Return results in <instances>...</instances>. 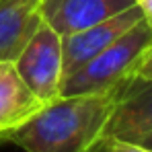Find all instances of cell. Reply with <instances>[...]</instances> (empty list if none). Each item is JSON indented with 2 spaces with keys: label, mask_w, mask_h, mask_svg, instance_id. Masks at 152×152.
I'll return each mask as SVG.
<instances>
[{
  "label": "cell",
  "mask_w": 152,
  "mask_h": 152,
  "mask_svg": "<svg viewBox=\"0 0 152 152\" xmlns=\"http://www.w3.org/2000/svg\"><path fill=\"white\" fill-rule=\"evenodd\" d=\"M41 0H0V62H15L39 29Z\"/></svg>",
  "instance_id": "8"
},
{
  "label": "cell",
  "mask_w": 152,
  "mask_h": 152,
  "mask_svg": "<svg viewBox=\"0 0 152 152\" xmlns=\"http://www.w3.org/2000/svg\"><path fill=\"white\" fill-rule=\"evenodd\" d=\"M119 93L60 97L4 142L25 152H107L109 121Z\"/></svg>",
  "instance_id": "1"
},
{
  "label": "cell",
  "mask_w": 152,
  "mask_h": 152,
  "mask_svg": "<svg viewBox=\"0 0 152 152\" xmlns=\"http://www.w3.org/2000/svg\"><path fill=\"white\" fill-rule=\"evenodd\" d=\"M29 91L45 105L60 99L62 88V35L41 23L12 62Z\"/></svg>",
  "instance_id": "3"
},
{
  "label": "cell",
  "mask_w": 152,
  "mask_h": 152,
  "mask_svg": "<svg viewBox=\"0 0 152 152\" xmlns=\"http://www.w3.org/2000/svg\"><path fill=\"white\" fill-rule=\"evenodd\" d=\"M142 10L134 4L127 10L109 17L97 25H91L78 33L62 37V80L66 76L74 74L86 62H91L95 56L107 50L115 39H119L127 29L142 21Z\"/></svg>",
  "instance_id": "4"
},
{
  "label": "cell",
  "mask_w": 152,
  "mask_h": 152,
  "mask_svg": "<svg viewBox=\"0 0 152 152\" xmlns=\"http://www.w3.org/2000/svg\"><path fill=\"white\" fill-rule=\"evenodd\" d=\"M134 0H41V21L58 35H72L134 6Z\"/></svg>",
  "instance_id": "6"
},
{
  "label": "cell",
  "mask_w": 152,
  "mask_h": 152,
  "mask_svg": "<svg viewBox=\"0 0 152 152\" xmlns=\"http://www.w3.org/2000/svg\"><path fill=\"white\" fill-rule=\"evenodd\" d=\"M152 134V78L129 80L119 93L109 121V142H142Z\"/></svg>",
  "instance_id": "5"
},
{
  "label": "cell",
  "mask_w": 152,
  "mask_h": 152,
  "mask_svg": "<svg viewBox=\"0 0 152 152\" xmlns=\"http://www.w3.org/2000/svg\"><path fill=\"white\" fill-rule=\"evenodd\" d=\"M45 103L23 82L12 62H0V142L35 117Z\"/></svg>",
  "instance_id": "7"
},
{
  "label": "cell",
  "mask_w": 152,
  "mask_h": 152,
  "mask_svg": "<svg viewBox=\"0 0 152 152\" xmlns=\"http://www.w3.org/2000/svg\"><path fill=\"white\" fill-rule=\"evenodd\" d=\"M138 144H144L146 148H150V150H152V134H148V136H146L142 142H138Z\"/></svg>",
  "instance_id": "12"
},
{
  "label": "cell",
  "mask_w": 152,
  "mask_h": 152,
  "mask_svg": "<svg viewBox=\"0 0 152 152\" xmlns=\"http://www.w3.org/2000/svg\"><path fill=\"white\" fill-rule=\"evenodd\" d=\"M107 152H152V150H150V148H146L144 144H138V142L113 140V142H109Z\"/></svg>",
  "instance_id": "9"
},
{
  "label": "cell",
  "mask_w": 152,
  "mask_h": 152,
  "mask_svg": "<svg viewBox=\"0 0 152 152\" xmlns=\"http://www.w3.org/2000/svg\"><path fill=\"white\" fill-rule=\"evenodd\" d=\"M134 2H136V6L142 10L144 21H146L152 29V0H134Z\"/></svg>",
  "instance_id": "11"
},
{
  "label": "cell",
  "mask_w": 152,
  "mask_h": 152,
  "mask_svg": "<svg viewBox=\"0 0 152 152\" xmlns=\"http://www.w3.org/2000/svg\"><path fill=\"white\" fill-rule=\"evenodd\" d=\"M134 78H142V80L152 78V45L148 48V51L144 53V58H142V62H140V66H138Z\"/></svg>",
  "instance_id": "10"
},
{
  "label": "cell",
  "mask_w": 152,
  "mask_h": 152,
  "mask_svg": "<svg viewBox=\"0 0 152 152\" xmlns=\"http://www.w3.org/2000/svg\"><path fill=\"white\" fill-rule=\"evenodd\" d=\"M150 45L152 29L142 19L80 70L66 76L62 80L60 97L119 93L129 80H134L136 70Z\"/></svg>",
  "instance_id": "2"
}]
</instances>
